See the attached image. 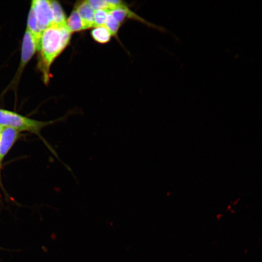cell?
Segmentation results:
<instances>
[{
  "label": "cell",
  "mask_w": 262,
  "mask_h": 262,
  "mask_svg": "<svg viewBox=\"0 0 262 262\" xmlns=\"http://www.w3.org/2000/svg\"><path fill=\"white\" fill-rule=\"evenodd\" d=\"M66 27L70 33L83 30L81 19L75 9L66 20Z\"/></svg>",
  "instance_id": "8"
},
{
  "label": "cell",
  "mask_w": 262,
  "mask_h": 262,
  "mask_svg": "<svg viewBox=\"0 0 262 262\" xmlns=\"http://www.w3.org/2000/svg\"><path fill=\"white\" fill-rule=\"evenodd\" d=\"M91 34L96 41L101 44L108 42L112 35L105 26L96 27L91 31Z\"/></svg>",
  "instance_id": "9"
},
{
  "label": "cell",
  "mask_w": 262,
  "mask_h": 262,
  "mask_svg": "<svg viewBox=\"0 0 262 262\" xmlns=\"http://www.w3.org/2000/svg\"><path fill=\"white\" fill-rule=\"evenodd\" d=\"M3 128H4L3 126H1V125H0V135H1L2 131L3 129Z\"/></svg>",
  "instance_id": "13"
},
{
  "label": "cell",
  "mask_w": 262,
  "mask_h": 262,
  "mask_svg": "<svg viewBox=\"0 0 262 262\" xmlns=\"http://www.w3.org/2000/svg\"><path fill=\"white\" fill-rule=\"evenodd\" d=\"M18 131L11 127H4L0 136V160L5 155L16 141Z\"/></svg>",
  "instance_id": "6"
},
{
  "label": "cell",
  "mask_w": 262,
  "mask_h": 262,
  "mask_svg": "<svg viewBox=\"0 0 262 262\" xmlns=\"http://www.w3.org/2000/svg\"><path fill=\"white\" fill-rule=\"evenodd\" d=\"M31 8L33 10L38 25L43 32L51 25L53 16L50 0H33Z\"/></svg>",
  "instance_id": "3"
},
{
  "label": "cell",
  "mask_w": 262,
  "mask_h": 262,
  "mask_svg": "<svg viewBox=\"0 0 262 262\" xmlns=\"http://www.w3.org/2000/svg\"><path fill=\"white\" fill-rule=\"evenodd\" d=\"M109 11L108 10H98L95 11V27L104 26Z\"/></svg>",
  "instance_id": "11"
},
{
  "label": "cell",
  "mask_w": 262,
  "mask_h": 262,
  "mask_svg": "<svg viewBox=\"0 0 262 262\" xmlns=\"http://www.w3.org/2000/svg\"><path fill=\"white\" fill-rule=\"evenodd\" d=\"M38 43L33 34L27 29L23 39L20 67L23 68L37 50Z\"/></svg>",
  "instance_id": "4"
},
{
  "label": "cell",
  "mask_w": 262,
  "mask_h": 262,
  "mask_svg": "<svg viewBox=\"0 0 262 262\" xmlns=\"http://www.w3.org/2000/svg\"><path fill=\"white\" fill-rule=\"evenodd\" d=\"M64 116L54 121H39L21 116L15 113L0 109V125L14 128L17 131H28L39 134L42 128L54 122L61 121L66 119Z\"/></svg>",
  "instance_id": "2"
},
{
  "label": "cell",
  "mask_w": 262,
  "mask_h": 262,
  "mask_svg": "<svg viewBox=\"0 0 262 262\" xmlns=\"http://www.w3.org/2000/svg\"><path fill=\"white\" fill-rule=\"evenodd\" d=\"M89 5L95 11L98 10H108V5L107 0H87Z\"/></svg>",
  "instance_id": "12"
},
{
  "label": "cell",
  "mask_w": 262,
  "mask_h": 262,
  "mask_svg": "<svg viewBox=\"0 0 262 262\" xmlns=\"http://www.w3.org/2000/svg\"><path fill=\"white\" fill-rule=\"evenodd\" d=\"M70 36L66 26H50L43 32L37 50L39 52V66L46 83L49 78L50 66L69 44Z\"/></svg>",
  "instance_id": "1"
},
{
  "label": "cell",
  "mask_w": 262,
  "mask_h": 262,
  "mask_svg": "<svg viewBox=\"0 0 262 262\" xmlns=\"http://www.w3.org/2000/svg\"><path fill=\"white\" fill-rule=\"evenodd\" d=\"M74 9L81 19L83 30L95 27V11L87 0L78 2Z\"/></svg>",
  "instance_id": "5"
},
{
  "label": "cell",
  "mask_w": 262,
  "mask_h": 262,
  "mask_svg": "<svg viewBox=\"0 0 262 262\" xmlns=\"http://www.w3.org/2000/svg\"><path fill=\"white\" fill-rule=\"evenodd\" d=\"M53 12V21L51 26L58 27L66 26V20L65 14L59 2L56 0H50Z\"/></svg>",
  "instance_id": "7"
},
{
  "label": "cell",
  "mask_w": 262,
  "mask_h": 262,
  "mask_svg": "<svg viewBox=\"0 0 262 262\" xmlns=\"http://www.w3.org/2000/svg\"><path fill=\"white\" fill-rule=\"evenodd\" d=\"M120 24L113 16L109 11L104 26L109 31L112 35H115L118 31Z\"/></svg>",
  "instance_id": "10"
}]
</instances>
